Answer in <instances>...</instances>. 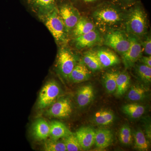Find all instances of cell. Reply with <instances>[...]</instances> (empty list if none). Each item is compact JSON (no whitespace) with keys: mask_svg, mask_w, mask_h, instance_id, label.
Masks as SVG:
<instances>
[{"mask_svg":"<svg viewBox=\"0 0 151 151\" xmlns=\"http://www.w3.org/2000/svg\"><path fill=\"white\" fill-rule=\"evenodd\" d=\"M131 82V78L128 73L125 72L119 73L116 80V89L115 94L121 97L127 91Z\"/></svg>","mask_w":151,"mask_h":151,"instance_id":"cell-22","label":"cell"},{"mask_svg":"<svg viewBox=\"0 0 151 151\" xmlns=\"http://www.w3.org/2000/svg\"><path fill=\"white\" fill-rule=\"evenodd\" d=\"M113 134L110 129H99L95 131L94 144L98 148L104 149L113 143Z\"/></svg>","mask_w":151,"mask_h":151,"instance_id":"cell-16","label":"cell"},{"mask_svg":"<svg viewBox=\"0 0 151 151\" xmlns=\"http://www.w3.org/2000/svg\"><path fill=\"white\" fill-rule=\"evenodd\" d=\"M50 127V136L52 140L63 139L72 133L63 123L58 121L52 122Z\"/></svg>","mask_w":151,"mask_h":151,"instance_id":"cell-18","label":"cell"},{"mask_svg":"<svg viewBox=\"0 0 151 151\" xmlns=\"http://www.w3.org/2000/svg\"><path fill=\"white\" fill-rule=\"evenodd\" d=\"M80 1L85 5H91L95 4L96 6L102 4L104 2L109 1V0H80Z\"/></svg>","mask_w":151,"mask_h":151,"instance_id":"cell-33","label":"cell"},{"mask_svg":"<svg viewBox=\"0 0 151 151\" xmlns=\"http://www.w3.org/2000/svg\"><path fill=\"white\" fill-rule=\"evenodd\" d=\"M103 41L105 45L122 55L127 52L130 46L128 33L121 29L111 30L105 33Z\"/></svg>","mask_w":151,"mask_h":151,"instance_id":"cell-4","label":"cell"},{"mask_svg":"<svg viewBox=\"0 0 151 151\" xmlns=\"http://www.w3.org/2000/svg\"><path fill=\"white\" fill-rule=\"evenodd\" d=\"M128 35L130 41V47L127 52L122 55L123 63L127 68L133 67L142 56L143 52L140 40L132 35Z\"/></svg>","mask_w":151,"mask_h":151,"instance_id":"cell-8","label":"cell"},{"mask_svg":"<svg viewBox=\"0 0 151 151\" xmlns=\"http://www.w3.org/2000/svg\"><path fill=\"white\" fill-rule=\"evenodd\" d=\"M119 140L122 144L125 145H130L132 142V131L127 124L121 128L119 132Z\"/></svg>","mask_w":151,"mask_h":151,"instance_id":"cell-30","label":"cell"},{"mask_svg":"<svg viewBox=\"0 0 151 151\" xmlns=\"http://www.w3.org/2000/svg\"><path fill=\"white\" fill-rule=\"evenodd\" d=\"M136 72L138 76L146 83L151 81V67L145 64H139L136 68Z\"/></svg>","mask_w":151,"mask_h":151,"instance_id":"cell-28","label":"cell"},{"mask_svg":"<svg viewBox=\"0 0 151 151\" xmlns=\"http://www.w3.org/2000/svg\"><path fill=\"white\" fill-rule=\"evenodd\" d=\"M135 147L140 151H147L149 149V143L146 139L145 134L140 129H138L135 132Z\"/></svg>","mask_w":151,"mask_h":151,"instance_id":"cell-25","label":"cell"},{"mask_svg":"<svg viewBox=\"0 0 151 151\" xmlns=\"http://www.w3.org/2000/svg\"><path fill=\"white\" fill-rule=\"evenodd\" d=\"M77 104L80 107H84L91 103L94 97V91L91 85H85L78 89L76 95Z\"/></svg>","mask_w":151,"mask_h":151,"instance_id":"cell-17","label":"cell"},{"mask_svg":"<svg viewBox=\"0 0 151 151\" xmlns=\"http://www.w3.org/2000/svg\"><path fill=\"white\" fill-rule=\"evenodd\" d=\"M46 151H66V149L63 141L52 140L47 141L43 146Z\"/></svg>","mask_w":151,"mask_h":151,"instance_id":"cell-29","label":"cell"},{"mask_svg":"<svg viewBox=\"0 0 151 151\" xmlns=\"http://www.w3.org/2000/svg\"><path fill=\"white\" fill-rule=\"evenodd\" d=\"M146 90L145 88L139 86H132L127 94L129 100L138 101L142 100L145 96Z\"/></svg>","mask_w":151,"mask_h":151,"instance_id":"cell-26","label":"cell"},{"mask_svg":"<svg viewBox=\"0 0 151 151\" xmlns=\"http://www.w3.org/2000/svg\"><path fill=\"white\" fill-rule=\"evenodd\" d=\"M59 0H24L27 6L40 19L56 8Z\"/></svg>","mask_w":151,"mask_h":151,"instance_id":"cell-9","label":"cell"},{"mask_svg":"<svg viewBox=\"0 0 151 151\" xmlns=\"http://www.w3.org/2000/svg\"><path fill=\"white\" fill-rule=\"evenodd\" d=\"M124 27L128 34L139 38L145 37L148 29L147 14L140 1L127 7Z\"/></svg>","mask_w":151,"mask_h":151,"instance_id":"cell-2","label":"cell"},{"mask_svg":"<svg viewBox=\"0 0 151 151\" xmlns=\"http://www.w3.org/2000/svg\"><path fill=\"white\" fill-rule=\"evenodd\" d=\"M115 115L110 110H101L97 111L93 116V122L94 124L100 126L110 125L114 121Z\"/></svg>","mask_w":151,"mask_h":151,"instance_id":"cell-21","label":"cell"},{"mask_svg":"<svg viewBox=\"0 0 151 151\" xmlns=\"http://www.w3.org/2000/svg\"><path fill=\"white\" fill-rule=\"evenodd\" d=\"M74 134L84 150H89L94 145L95 131L91 127H81Z\"/></svg>","mask_w":151,"mask_h":151,"instance_id":"cell-12","label":"cell"},{"mask_svg":"<svg viewBox=\"0 0 151 151\" xmlns=\"http://www.w3.org/2000/svg\"><path fill=\"white\" fill-rule=\"evenodd\" d=\"M72 1H76V0H72Z\"/></svg>","mask_w":151,"mask_h":151,"instance_id":"cell-35","label":"cell"},{"mask_svg":"<svg viewBox=\"0 0 151 151\" xmlns=\"http://www.w3.org/2000/svg\"><path fill=\"white\" fill-rule=\"evenodd\" d=\"M72 105L67 98L55 101L47 111V114L50 117L56 118H66L72 113Z\"/></svg>","mask_w":151,"mask_h":151,"instance_id":"cell-11","label":"cell"},{"mask_svg":"<svg viewBox=\"0 0 151 151\" xmlns=\"http://www.w3.org/2000/svg\"><path fill=\"white\" fill-rule=\"evenodd\" d=\"M57 8L69 33L81 18L80 12L73 3L68 0H59Z\"/></svg>","mask_w":151,"mask_h":151,"instance_id":"cell-6","label":"cell"},{"mask_svg":"<svg viewBox=\"0 0 151 151\" xmlns=\"http://www.w3.org/2000/svg\"><path fill=\"white\" fill-rule=\"evenodd\" d=\"M50 32L55 40L59 44H65L68 40V31L57 7L40 19Z\"/></svg>","mask_w":151,"mask_h":151,"instance_id":"cell-3","label":"cell"},{"mask_svg":"<svg viewBox=\"0 0 151 151\" xmlns=\"http://www.w3.org/2000/svg\"><path fill=\"white\" fill-rule=\"evenodd\" d=\"M119 73L107 72L103 77V84L105 89L109 93L115 92L116 89V80Z\"/></svg>","mask_w":151,"mask_h":151,"instance_id":"cell-24","label":"cell"},{"mask_svg":"<svg viewBox=\"0 0 151 151\" xmlns=\"http://www.w3.org/2000/svg\"><path fill=\"white\" fill-rule=\"evenodd\" d=\"M143 41L141 40V44L142 47L143 52L147 56H150L151 55V36L148 35L145 37Z\"/></svg>","mask_w":151,"mask_h":151,"instance_id":"cell-31","label":"cell"},{"mask_svg":"<svg viewBox=\"0 0 151 151\" xmlns=\"http://www.w3.org/2000/svg\"><path fill=\"white\" fill-rule=\"evenodd\" d=\"M95 51L103 68L113 66L121 62L119 56L109 49L102 47Z\"/></svg>","mask_w":151,"mask_h":151,"instance_id":"cell-13","label":"cell"},{"mask_svg":"<svg viewBox=\"0 0 151 151\" xmlns=\"http://www.w3.org/2000/svg\"><path fill=\"white\" fill-rule=\"evenodd\" d=\"M83 63L92 72L100 70L103 68L96 51L94 50H89L84 52Z\"/></svg>","mask_w":151,"mask_h":151,"instance_id":"cell-20","label":"cell"},{"mask_svg":"<svg viewBox=\"0 0 151 151\" xmlns=\"http://www.w3.org/2000/svg\"><path fill=\"white\" fill-rule=\"evenodd\" d=\"M124 113L134 119L140 118L145 113V108L143 105L137 103L127 104L122 108Z\"/></svg>","mask_w":151,"mask_h":151,"instance_id":"cell-23","label":"cell"},{"mask_svg":"<svg viewBox=\"0 0 151 151\" xmlns=\"http://www.w3.org/2000/svg\"><path fill=\"white\" fill-rule=\"evenodd\" d=\"M50 124L43 119L36 120L32 127V134L38 141L44 140L50 136Z\"/></svg>","mask_w":151,"mask_h":151,"instance_id":"cell-14","label":"cell"},{"mask_svg":"<svg viewBox=\"0 0 151 151\" xmlns=\"http://www.w3.org/2000/svg\"><path fill=\"white\" fill-rule=\"evenodd\" d=\"M63 139V142L66 147V151H78L83 150L75 134L72 133Z\"/></svg>","mask_w":151,"mask_h":151,"instance_id":"cell-27","label":"cell"},{"mask_svg":"<svg viewBox=\"0 0 151 151\" xmlns=\"http://www.w3.org/2000/svg\"><path fill=\"white\" fill-rule=\"evenodd\" d=\"M127 8L113 0L104 2L94 8L93 22L103 32L121 29V27H124Z\"/></svg>","mask_w":151,"mask_h":151,"instance_id":"cell-1","label":"cell"},{"mask_svg":"<svg viewBox=\"0 0 151 151\" xmlns=\"http://www.w3.org/2000/svg\"><path fill=\"white\" fill-rule=\"evenodd\" d=\"M76 55L72 50L63 46L58 50L57 57L56 67L58 73L63 78L68 79L76 63Z\"/></svg>","mask_w":151,"mask_h":151,"instance_id":"cell-5","label":"cell"},{"mask_svg":"<svg viewBox=\"0 0 151 151\" xmlns=\"http://www.w3.org/2000/svg\"><path fill=\"white\" fill-rule=\"evenodd\" d=\"M91 76L90 70L83 63H80L75 65L68 79L73 83H81L89 80Z\"/></svg>","mask_w":151,"mask_h":151,"instance_id":"cell-15","label":"cell"},{"mask_svg":"<svg viewBox=\"0 0 151 151\" xmlns=\"http://www.w3.org/2000/svg\"><path fill=\"white\" fill-rule=\"evenodd\" d=\"M141 62L145 65H147L151 67V56H141L140 58Z\"/></svg>","mask_w":151,"mask_h":151,"instance_id":"cell-34","label":"cell"},{"mask_svg":"<svg viewBox=\"0 0 151 151\" xmlns=\"http://www.w3.org/2000/svg\"><path fill=\"white\" fill-rule=\"evenodd\" d=\"M96 26L93 22L85 17H81L72 30L73 35L74 37L90 32L95 29Z\"/></svg>","mask_w":151,"mask_h":151,"instance_id":"cell-19","label":"cell"},{"mask_svg":"<svg viewBox=\"0 0 151 151\" xmlns=\"http://www.w3.org/2000/svg\"><path fill=\"white\" fill-rule=\"evenodd\" d=\"M103 41L100 32L95 29L90 32L74 37L73 42L76 49L82 50L95 46Z\"/></svg>","mask_w":151,"mask_h":151,"instance_id":"cell-10","label":"cell"},{"mask_svg":"<svg viewBox=\"0 0 151 151\" xmlns=\"http://www.w3.org/2000/svg\"><path fill=\"white\" fill-rule=\"evenodd\" d=\"M125 7H128L133 4L137 2L139 0H113Z\"/></svg>","mask_w":151,"mask_h":151,"instance_id":"cell-32","label":"cell"},{"mask_svg":"<svg viewBox=\"0 0 151 151\" xmlns=\"http://www.w3.org/2000/svg\"><path fill=\"white\" fill-rule=\"evenodd\" d=\"M61 93L59 84L54 80L49 81L43 86L40 92L37 106L44 109L51 106L56 101Z\"/></svg>","mask_w":151,"mask_h":151,"instance_id":"cell-7","label":"cell"}]
</instances>
